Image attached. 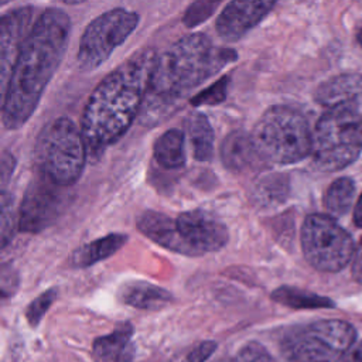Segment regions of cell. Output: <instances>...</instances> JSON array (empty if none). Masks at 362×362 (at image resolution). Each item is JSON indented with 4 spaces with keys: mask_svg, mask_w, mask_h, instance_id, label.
Wrapping results in <instances>:
<instances>
[{
    "mask_svg": "<svg viewBox=\"0 0 362 362\" xmlns=\"http://www.w3.org/2000/svg\"><path fill=\"white\" fill-rule=\"evenodd\" d=\"M71 28L69 16L58 8L44 11L34 23L1 95L6 129H20L37 109L68 48Z\"/></svg>",
    "mask_w": 362,
    "mask_h": 362,
    "instance_id": "obj_1",
    "label": "cell"
},
{
    "mask_svg": "<svg viewBox=\"0 0 362 362\" xmlns=\"http://www.w3.org/2000/svg\"><path fill=\"white\" fill-rule=\"evenodd\" d=\"M156 61V51L143 48L93 89L81 119L88 153H100L130 127L143 107Z\"/></svg>",
    "mask_w": 362,
    "mask_h": 362,
    "instance_id": "obj_2",
    "label": "cell"
},
{
    "mask_svg": "<svg viewBox=\"0 0 362 362\" xmlns=\"http://www.w3.org/2000/svg\"><path fill=\"white\" fill-rule=\"evenodd\" d=\"M235 59V51L215 48L205 34H188L157 57L144 103L171 105Z\"/></svg>",
    "mask_w": 362,
    "mask_h": 362,
    "instance_id": "obj_3",
    "label": "cell"
},
{
    "mask_svg": "<svg viewBox=\"0 0 362 362\" xmlns=\"http://www.w3.org/2000/svg\"><path fill=\"white\" fill-rule=\"evenodd\" d=\"M263 163L287 165L311 154L313 133L307 119L296 109L276 105L256 122L250 133Z\"/></svg>",
    "mask_w": 362,
    "mask_h": 362,
    "instance_id": "obj_4",
    "label": "cell"
},
{
    "mask_svg": "<svg viewBox=\"0 0 362 362\" xmlns=\"http://www.w3.org/2000/svg\"><path fill=\"white\" fill-rule=\"evenodd\" d=\"M88 147L78 127L68 117H58L45 124L35 143L38 171L61 187H69L82 175Z\"/></svg>",
    "mask_w": 362,
    "mask_h": 362,
    "instance_id": "obj_5",
    "label": "cell"
},
{
    "mask_svg": "<svg viewBox=\"0 0 362 362\" xmlns=\"http://www.w3.org/2000/svg\"><path fill=\"white\" fill-rule=\"evenodd\" d=\"M356 105L328 109L313 132L311 157L322 171H337L349 165L362 150Z\"/></svg>",
    "mask_w": 362,
    "mask_h": 362,
    "instance_id": "obj_6",
    "label": "cell"
},
{
    "mask_svg": "<svg viewBox=\"0 0 362 362\" xmlns=\"http://www.w3.org/2000/svg\"><path fill=\"white\" fill-rule=\"evenodd\" d=\"M355 328L342 320H320L290 332L281 342L284 362H338L355 341Z\"/></svg>",
    "mask_w": 362,
    "mask_h": 362,
    "instance_id": "obj_7",
    "label": "cell"
},
{
    "mask_svg": "<svg viewBox=\"0 0 362 362\" xmlns=\"http://www.w3.org/2000/svg\"><path fill=\"white\" fill-rule=\"evenodd\" d=\"M301 247L307 262L321 272H339L355 253L351 235L324 214H311L304 219Z\"/></svg>",
    "mask_w": 362,
    "mask_h": 362,
    "instance_id": "obj_8",
    "label": "cell"
},
{
    "mask_svg": "<svg viewBox=\"0 0 362 362\" xmlns=\"http://www.w3.org/2000/svg\"><path fill=\"white\" fill-rule=\"evenodd\" d=\"M139 14L126 8H113L88 24L76 52V64L82 69H95L123 44L139 25Z\"/></svg>",
    "mask_w": 362,
    "mask_h": 362,
    "instance_id": "obj_9",
    "label": "cell"
},
{
    "mask_svg": "<svg viewBox=\"0 0 362 362\" xmlns=\"http://www.w3.org/2000/svg\"><path fill=\"white\" fill-rule=\"evenodd\" d=\"M65 187L51 181L38 171L31 180L20 206L18 226L27 233H38L48 228L66 204Z\"/></svg>",
    "mask_w": 362,
    "mask_h": 362,
    "instance_id": "obj_10",
    "label": "cell"
},
{
    "mask_svg": "<svg viewBox=\"0 0 362 362\" xmlns=\"http://www.w3.org/2000/svg\"><path fill=\"white\" fill-rule=\"evenodd\" d=\"M175 221L181 236L198 256L219 250L228 242L229 233L225 223L204 209L182 212Z\"/></svg>",
    "mask_w": 362,
    "mask_h": 362,
    "instance_id": "obj_11",
    "label": "cell"
},
{
    "mask_svg": "<svg viewBox=\"0 0 362 362\" xmlns=\"http://www.w3.org/2000/svg\"><path fill=\"white\" fill-rule=\"evenodd\" d=\"M33 8L18 7L1 17L0 23V68H1V95L4 93L11 76L14 64L20 55L24 41L31 31Z\"/></svg>",
    "mask_w": 362,
    "mask_h": 362,
    "instance_id": "obj_12",
    "label": "cell"
},
{
    "mask_svg": "<svg viewBox=\"0 0 362 362\" xmlns=\"http://www.w3.org/2000/svg\"><path fill=\"white\" fill-rule=\"evenodd\" d=\"M276 6L274 1H230L216 18V31L223 41H238L256 27Z\"/></svg>",
    "mask_w": 362,
    "mask_h": 362,
    "instance_id": "obj_13",
    "label": "cell"
},
{
    "mask_svg": "<svg viewBox=\"0 0 362 362\" xmlns=\"http://www.w3.org/2000/svg\"><path fill=\"white\" fill-rule=\"evenodd\" d=\"M136 223L143 235L167 250L185 256H198L197 252L181 236L177 221L171 219L168 215L156 211H144L137 218Z\"/></svg>",
    "mask_w": 362,
    "mask_h": 362,
    "instance_id": "obj_14",
    "label": "cell"
},
{
    "mask_svg": "<svg viewBox=\"0 0 362 362\" xmlns=\"http://www.w3.org/2000/svg\"><path fill=\"white\" fill-rule=\"evenodd\" d=\"M221 160L233 173H245L262 163L252 136L242 130H235L223 139Z\"/></svg>",
    "mask_w": 362,
    "mask_h": 362,
    "instance_id": "obj_15",
    "label": "cell"
},
{
    "mask_svg": "<svg viewBox=\"0 0 362 362\" xmlns=\"http://www.w3.org/2000/svg\"><path fill=\"white\" fill-rule=\"evenodd\" d=\"M315 100L328 109L341 105H356L362 98V75L341 74L322 82L315 93Z\"/></svg>",
    "mask_w": 362,
    "mask_h": 362,
    "instance_id": "obj_16",
    "label": "cell"
},
{
    "mask_svg": "<svg viewBox=\"0 0 362 362\" xmlns=\"http://www.w3.org/2000/svg\"><path fill=\"white\" fill-rule=\"evenodd\" d=\"M119 298L140 310H160L173 301L170 291L148 281L124 283L119 288Z\"/></svg>",
    "mask_w": 362,
    "mask_h": 362,
    "instance_id": "obj_17",
    "label": "cell"
},
{
    "mask_svg": "<svg viewBox=\"0 0 362 362\" xmlns=\"http://www.w3.org/2000/svg\"><path fill=\"white\" fill-rule=\"evenodd\" d=\"M290 191L288 177L283 173H269L255 180L250 188V201L259 209H270L283 204Z\"/></svg>",
    "mask_w": 362,
    "mask_h": 362,
    "instance_id": "obj_18",
    "label": "cell"
},
{
    "mask_svg": "<svg viewBox=\"0 0 362 362\" xmlns=\"http://www.w3.org/2000/svg\"><path fill=\"white\" fill-rule=\"evenodd\" d=\"M126 242H127V235H123V233H110L103 238H98L86 245L76 247L69 257V263L71 266L78 269L89 267L100 260L110 257Z\"/></svg>",
    "mask_w": 362,
    "mask_h": 362,
    "instance_id": "obj_19",
    "label": "cell"
},
{
    "mask_svg": "<svg viewBox=\"0 0 362 362\" xmlns=\"http://www.w3.org/2000/svg\"><path fill=\"white\" fill-rule=\"evenodd\" d=\"M154 158L163 168L177 170L185 164V137L180 129L164 132L154 144Z\"/></svg>",
    "mask_w": 362,
    "mask_h": 362,
    "instance_id": "obj_20",
    "label": "cell"
},
{
    "mask_svg": "<svg viewBox=\"0 0 362 362\" xmlns=\"http://www.w3.org/2000/svg\"><path fill=\"white\" fill-rule=\"evenodd\" d=\"M187 132L198 161H209L214 154V130L204 113H191L187 119Z\"/></svg>",
    "mask_w": 362,
    "mask_h": 362,
    "instance_id": "obj_21",
    "label": "cell"
},
{
    "mask_svg": "<svg viewBox=\"0 0 362 362\" xmlns=\"http://www.w3.org/2000/svg\"><path fill=\"white\" fill-rule=\"evenodd\" d=\"M132 334L133 327L129 322H124L113 332L99 337L93 342L95 362H119L122 352L132 338Z\"/></svg>",
    "mask_w": 362,
    "mask_h": 362,
    "instance_id": "obj_22",
    "label": "cell"
},
{
    "mask_svg": "<svg viewBox=\"0 0 362 362\" xmlns=\"http://www.w3.org/2000/svg\"><path fill=\"white\" fill-rule=\"evenodd\" d=\"M272 298L290 308H329L334 307V303L328 297L318 296L297 287L281 286L272 293Z\"/></svg>",
    "mask_w": 362,
    "mask_h": 362,
    "instance_id": "obj_23",
    "label": "cell"
},
{
    "mask_svg": "<svg viewBox=\"0 0 362 362\" xmlns=\"http://www.w3.org/2000/svg\"><path fill=\"white\" fill-rule=\"evenodd\" d=\"M355 194V182L351 178H337L324 195V205L332 216H342L351 209Z\"/></svg>",
    "mask_w": 362,
    "mask_h": 362,
    "instance_id": "obj_24",
    "label": "cell"
},
{
    "mask_svg": "<svg viewBox=\"0 0 362 362\" xmlns=\"http://www.w3.org/2000/svg\"><path fill=\"white\" fill-rule=\"evenodd\" d=\"M17 228V216L14 208L13 195H10L6 189L1 192V247L6 249L7 245L11 242L14 232Z\"/></svg>",
    "mask_w": 362,
    "mask_h": 362,
    "instance_id": "obj_25",
    "label": "cell"
},
{
    "mask_svg": "<svg viewBox=\"0 0 362 362\" xmlns=\"http://www.w3.org/2000/svg\"><path fill=\"white\" fill-rule=\"evenodd\" d=\"M57 293L58 291L55 288H49V290L44 291L42 294H40L37 298H34L28 304V307L25 310V318L31 327H37L40 324L44 314L49 310L54 300L57 298Z\"/></svg>",
    "mask_w": 362,
    "mask_h": 362,
    "instance_id": "obj_26",
    "label": "cell"
},
{
    "mask_svg": "<svg viewBox=\"0 0 362 362\" xmlns=\"http://www.w3.org/2000/svg\"><path fill=\"white\" fill-rule=\"evenodd\" d=\"M228 85H229V76H223L218 82H215L209 88H206L205 90L195 95L191 99V103L194 106L221 103L228 95Z\"/></svg>",
    "mask_w": 362,
    "mask_h": 362,
    "instance_id": "obj_27",
    "label": "cell"
},
{
    "mask_svg": "<svg viewBox=\"0 0 362 362\" xmlns=\"http://www.w3.org/2000/svg\"><path fill=\"white\" fill-rule=\"evenodd\" d=\"M218 6L219 3H215V1H198L191 4L184 14L185 25L191 28L204 23L212 16V13L216 10Z\"/></svg>",
    "mask_w": 362,
    "mask_h": 362,
    "instance_id": "obj_28",
    "label": "cell"
},
{
    "mask_svg": "<svg viewBox=\"0 0 362 362\" xmlns=\"http://www.w3.org/2000/svg\"><path fill=\"white\" fill-rule=\"evenodd\" d=\"M230 362H276L267 349L259 342H247L243 345Z\"/></svg>",
    "mask_w": 362,
    "mask_h": 362,
    "instance_id": "obj_29",
    "label": "cell"
},
{
    "mask_svg": "<svg viewBox=\"0 0 362 362\" xmlns=\"http://www.w3.org/2000/svg\"><path fill=\"white\" fill-rule=\"evenodd\" d=\"M1 277H0V287L3 297H10L16 293L18 287V273L10 263L1 264Z\"/></svg>",
    "mask_w": 362,
    "mask_h": 362,
    "instance_id": "obj_30",
    "label": "cell"
},
{
    "mask_svg": "<svg viewBox=\"0 0 362 362\" xmlns=\"http://www.w3.org/2000/svg\"><path fill=\"white\" fill-rule=\"evenodd\" d=\"M215 349H216V344L214 341L201 342L194 351L188 354L184 362H205Z\"/></svg>",
    "mask_w": 362,
    "mask_h": 362,
    "instance_id": "obj_31",
    "label": "cell"
},
{
    "mask_svg": "<svg viewBox=\"0 0 362 362\" xmlns=\"http://www.w3.org/2000/svg\"><path fill=\"white\" fill-rule=\"evenodd\" d=\"M14 167H16L14 156L10 151L4 150L1 153V185H3V191H4V187L7 185L10 177L13 175Z\"/></svg>",
    "mask_w": 362,
    "mask_h": 362,
    "instance_id": "obj_32",
    "label": "cell"
},
{
    "mask_svg": "<svg viewBox=\"0 0 362 362\" xmlns=\"http://www.w3.org/2000/svg\"><path fill=\"white\" fill-rule=\"evenodd\" d=\"M352 276L354 279L362 284V238L355 249L354 257H352Z\"/></svg>",
    "mask_w": 362,
    "mask_h": 362,
    "instance_id": "obj_33",
    "label": "cell"
},
{
    "mask_svg": "<svg viewBox=\"0 0 362 362\" xmlns=\"http://www.w3.org/2000/svg\"><path fill=\"white\" fill-rule=\"evenodd\" d=\"M344 362H362V341L349 349L344 356Z\"/></svg>",
    "mask_w": 362,
    "mask_h": 362,
    "instance_id": "obj_34",
    "label": "cell"
},
{
    "mask_svg": "<svg viewBox=\"0 0 362 362\" xmlns=\"http://www.w3.org/2000/svg\"><path fill=\"white\" fill-rule=\"evenodd\" d=\"M354 222L356 226L362 228V194H361L359 199L356 201V205L354 209Z\"/></svg>",
    "mask_w": 362,
    "mask_h": 362,
    "instance_id": "obj_35",
    "label": "cell"
},
{
    "mask_svg": "<svg viewBox=\"0 0 362 362\" xmlns=\"http://www.w3.org/2000/svg\"><path fill=\"white\" fill-rule=\"evenodd\" d=\"M356 40H358V42H359V45H361V48H362V28L358 30V33H356Z\"/></svg>",
    "mask_w": 362,
    "mask_h": 362,
    "instance_id": "obj_36",
    "label": "cell"
},
{
    "mask_svg": "<svg viewBox=\"0 0 362 362\" xmlns=\"http://www.w3.org/2000/svg\"><path fill=\"white\" fill-rule=\"evenodd\" d=\"M359 134H361V140H362V117H361V122H359Z\"/></svg>",
    "mask_w": 362,
    "mask_h": 362,
    "instance_id": "obj_37",
    "label": "cell"
}]
</instances>
